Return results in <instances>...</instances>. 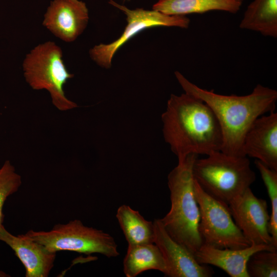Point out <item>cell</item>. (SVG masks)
I'll return each mask as SVG.
<instances>
[{
  "label": "cell",
  "instance_id": "3",
  "mask_svg": "<svg viewBox=\"0 0 277 277\" xmlns=\"http://www.w3.org/2000/svg\"><path fill=\"white\" fill-rule=\"evenodd\" d=\"M196 154H190L169 173L171 207L162 219L165 229L176 242L194 255L203 244L199 231L200 209L194 189L192 166Z\"/></svg>",
  "mask_w": 277,
  "mask_h": 277
},
{
  "label": "cell",
  "instance_id": "24",
  "mask_svg": "<svg viewBox=\"0 0 277 277\" xmlns=\"http://www.w3.org/2000/svg\"><path fill=\"white\" fill-rule=\"evenodd\" d=\"M237 1H240V2H242V1H243V0H237Z\"/></svg>",
  "mask_w": 277,
  "mask_h": 277
},
{
  "label": "cell",
  "instance_id": "8",
  "mask_svg": "<svg viewBox=\"0 0 277 277\" xmlns=\"http://www.w3.org/2000/svg\"><path fill=\"white\" fill-rule=\"evenodd\" d=\"M109 3L124 12L127 23L123 32L117 39L109 44H100L90 49L91 58L103 68H110L113 57L119 49L146 29L160 26L187 28L189 26L190 19L185 15H168L153 9H130L113 0H109Z\"/></svg>",
  "mask_w": 277,
  "mask_h": 277
},
{
  "label": "cell",
  "instance_id": "21",
  "mask_svg": "<svg viewBox=\"0 0 277 277\" xmlns=\"http://www.w3.org/2000/svg\"><path fill=\"white\" fill-rule=\"evenodd\" d=\"M22 184L21 177L8 160L0 167V228L3 226V209L8 197L16 192Z\"/></svg>",
  "mask_w": 277,
  "mask_h": 277
},
{
  "label": "cell",
  "instance_id": "20",
  "mask_svg": "<svg viewBox=\"0 0 277 277\" xmlns=\"http://www.w3.org/2000/svg\"><path fill=\"white\" fill-rule=\"evenodd\" d=\"M249 277H276V251H259L249 258L247 263Z\"/></svg>",
  "mask_w": 277,
  "mask_h": 277
},
{
  "label": "cell",
  "instance_id": "23",
  "mask_svg": "<svg viewBox=\"0 0 277 277\" xmlns=\"http://www.w3.org/2000/svg\"><path fill=\"white\" fill-rule=\"evenodd\" d=\"M130 0H123L124 2H127V1H129Z\"/></svg>",
  "mask_w": 277,
  "mask_h": 277
},
{
  "label": "cell",
  "instance_id": "18",
  "mask_svg": "<svg viewBox=\"0 0 277 277\" xmlns=\"http://www.w3.org/2000/svg\"><path fill=\"white\" fill-rule=\"evenodd\" d=\"M116 217L128 245L154 243L153 222L145 220L138 211L123 205L117 209Z\"/></svg>",
  "mask_w": 277,
  "mask_h": 277
},
{
  "label": "cell",
  "instance_id": "22",
  "mask_svg": "<svg viewBox=\"0 0 277 277\" xmlns=\"http://www.w3.org/2000/svg\"><path fill=\"white\" fill-rule=\"evenodd\" d=\"M10 276L9 274H6L3 271H0V277H8Z\"/></svg>",
  "mask_w": 277,
  "mask_h": 277
},
{
  "label": "cell",
  "instance_id": "16",
  "mask_svg": "<svg viewBox=\"0 0 277 277\" xmlns=\"http://www.w3.org/2000/svg\"><path fill=\"white\" fill-rule=\"evenodd\" d=\"M239 27L277 37V0H253L248 6Z\"/></svg>",
  "mask_w": 277,
  "mask_h": 277
},
{
  "label": "cell",
  "instance_id": "9",
  "mask_svg": "<svg viewBox=\"0 0 277 277\" xmlns=\"http://www.w3.org/2000/svg\"><path fill=\"white\" fill-rule=\"evenodd\" d=\"M228 206L235 224L251 244L274 247L269 231L270 215L265 200L258 198L250 187L232 200Z\"/></svg>",
  "mask_w": 277,
  "mask_h": 277
},
{
  "label": "cell",
  "instance_id": "2",
  "mask_svg": "<svg viewBox=\"0 0 277 277\" xmlns=\"http://www.w3.org/2000/svg\"><path fill=\"white\" fill-rule=\"evenodd\" d=\"M174 74L185 92L202 100L214 113L223 135L221 151L230 155L245 156L242 151L245 135L257 118L274 111L276 90L258 84L246 95H223L199 87L179 71Z\"/></svg>",
  "mask_w": 277,
  "mask_h": 277
},
{
  "label": "cell",
  "instance_id": "14",
  "mask_svg": "<svg viewBox=\"0 0 277 277\" xmlns=\"http://www.w3.org/2000/svg\"><path fill=\"white\" fill-rule=\"evenodd\" d=\"M276 249L271 245L254 243L238 249L218 248L203 244L194 256L199 264L219 267L231 277H249L246 266L250 256L259 251Z\"/></svg>",
  "mask_w": 277,
  "mask_h": 277
},
{
  "label": "cell",
  "instance_id": "5",
  "mask_svg": "<svg viewBox=\"0 0 277 277\" xmlns=\"http://www.w3.org/2000/svg\"><path fill=\"white\" fill-rule=\"evenodd\" d=\"M62 56V49L54 42L40 44L26 55L23 70L27 83L33 89L47 90L54 106L67 111L77 105L65 94L64 85L74 75L67 70Z\"/></svg>",
  "mask_w": 277,
  "mask_h": 277
},
{
  "label": "cell",
  "instance_id": "10",
  "mask_svg": "<svg viewBox=\"0 0 277 277\" xmlns=\"http://www.w3.org/2000/svg\"><path fill=\"white\" fill-rule=\"evenodd\" d=\"M154 243L161 251L165 261L169 277H209L213 271L207 265L199 264L194 255L173 240L165 229L160 219L153 222Z\"/></svg>",
  "mask_w": 277,
  "mask_h": 277
},
{
  "label": "cell",
  "instance_id": "7",
  "mask_svg": "<svg viewBox=\"0 0 277 277\" xmlns=\"http://www.w3.org/2000/svg\"><path fill=\"white\" fill-rule=\"evenodd\" d=\"M194 189L200 209L199 231L203 244L235 249L251 245L234 222L228 205L206 193L194 179Z\"/></svg>",
  "mask_w": 277,
  "mask_h": 277
},
{
  "label": "cell",
  "instance_id": "11",
  "mask_svg": "<svg viewBox=\"0 0 277 277\" xmlns=\"http://www.w3.org/2000/svg\"><path fill=\"white\" fill-rule=\"evenodd\" d=\"M88 20V9L84 2L53 0L44 15L43 25L63 41L72 42L84 31Z\"/></svg>",
  "mask_w": 277,
  "mask_h": 277
},
{
  "label": "cell",
  "instance_id": "6",
  "mask_svg": "<svg viewBox=\"0 0 277 277\" xmlns=\"http://www.w3.org/2000/svg\"><path fill=\"white\" fill-rule=\"evenodd\" d=\"M22 235L52 252L71 251L88 255L100 253L108 258L120 254L112 236L103 230L85 226L78 220L57 224L49 231L30 230Z\"/></svg>",
  "mask_w": 277,
  "mask_h": 277
},
{
  "label": "cell",
  "instance_id": "19",
  "mask_svg": "<svg viewBox=\"0 0 277 277\" xmlns=\"http://www.w3.org/2000/svg\"><path fill=\"white\" fill-rule=\"evenodd\" d=\"M254 163L261 174L271 202L269 231L272 238V245L277 248V171L270 168L258 160L255 159Z\"/></svg>",
  "mask_w": 277,
  "mask_h": 277
},
{
  "label": "cell",
  "instance_id": "17",
  "mask_svg": "<svg viewBox=\"0 0 277 277\" xmlns=\"http://www.w3.org/2000/svg\"><path fill=\"white\" fill-rule=\"evenodd\" d=\"M156 270L164 274L167 267L163 255L154 244L128 245L123 261V270L126 277H135L141 273Z\"/></svg>",
  "mask_w": 277,
  "mask_h": 277
},
{
  "label": "cell",
  "instance_id": "13",
  "mask_svg": "<svg viewBox=\"0 0 277 277\" xmlns=\"http://www.w3.org/2000/svg\"><path fill=\"white\" fill-rule=\"evenodd\" d=\"M0 241L7 244L15 252L26 270V277H47L53 267L56 252L44 245L8 232L3 225L0 228Z\"/></svg>",
  "mask_w": 277,
  "mask_h": 277
},
{
  "label": "cell",
  "instance_id": "4",
  "mask_svg": "<svg viewBox=\"0 0 277 277\" xmlns=\"http://www.w3.org/2000/svg\"><path fill=\"white\" fill-rule=\"evenodd\" d=\"M195 160L194 179L212 197L227 205L255 181V173L247 156H236L221 151Z\"/></svg>",
  "mask_w": 277,
  "mask_h": 277
},
{
  "label": "cell",
  "instance_id": "15",
  "mask_svg": "<svg viewBox=\"0 0 277 277\" xmlns=\"http://www.w3.org/2000/svg\"><path fill=\"white\" fill-rule=\"evenodd\" d=\"M242 3L237 0H159L152 9L171 15H186L219 10L236 13Z\"/></svg>",
  "mask_w": 277,
  "mask_h": 277
},
{
  "label": "cell",
  "instance_id": "1",
  "mask_svg": "<svg viewBox=\"0 0 277 277\" xmlns=\"http://www.w3.org/2000/svg\"><path fill=\"white\" fill-rule=\"evenodd\" d=\"M162 121L164 138L178 162L190 154L208 155L221 150L223 135L214 113L192 94H171Z\"/></svg>",
  "mask_w": 277,
  "mask_h": 277
},
{
  "label": "cell",
  "instance_id": "12",
  "mask_svg": "<svg viewBox=\"0 0 277 277\" xmlns=\"http://www.w3.org/2000/svg\"><path fill=\"white\" fill-rule=\"evenodd\" d=\"M242 151L245 156L255 158L277 171V113L257 118L246 132Z\"/></svg>",
  "mask_w": 277,
  "mask_h": 277
}]
</instances>
